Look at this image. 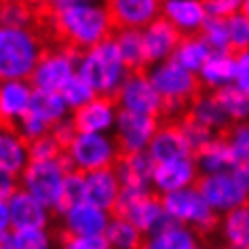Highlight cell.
<instances>
[{"mask_svg": "<svg viewBox=\"0 0 249 249\" xmlns=\"http://www.w3.org/2000/svg\"><path fill=\"white\" fill-rule=\"evenodd\" d=\"M148 76L163 97V114L160 121H178L186 114L195 97L203 91L201 80L195 72L186 70L176 59H165L148 68Z\"/></svg>", "mask_w": 249, "mask_h": 249, "instance_id": "cell-1", "label": "cell"}, {"mask_svg": "<svg viewBox=\"0 0 249 249\" xmlns=\"http://www.w3.org/2000/svg\"><path fill=\"white\" fill-rule=\"evenodd\" d=\"M45 49L42 36L34 30L0 26V80H28Z\"/></svg>", "mask_w": 249, "mask_h": 249, "instance_id": "cell-2", "label": "cell"}, {"mask_svg": "<svg viewBox=\"0 0 249 249\" xmlns=\"http://www.w3.org/2000/svg\"><path fill=\"white\" fill-rule=\"evenodd\" d=\"M76 72L91 85L95 95H106V97H116L124 76L129 74L112 36L97 42L95 47L87 49L80 55Z\"/></svg>", "mask_w": 249, "mask_h": 249, "instance_id": "cell-3", "label": "cell"}, {"mask_svg": "<svg viewBox=\"0 0 249 249\" xmlns=\"http://www.w3.org/2000/svg\"><path fill=\"white\" fill-rule=\"evenodd\" d=\"M160 201H163L165 213L169 215V220L196 230L203 241L217 232L220 213L209 207V203L205 201V196L198 192L196 186L160 195Z\"/></svg>", "mask_w": 249, "mask_h": 249, "instance_id": "cell-4", "label": "cell"}, {"mask_svg": "<svg viewBox=\"0 0 249 249\" xmlns=\"http://www.w3.org/2000/svg\"><path fill=\"white\" fill-rule=\"evenodd\" d=\"M110 215H118V217L129 220L131 224H135L146 236L160 230L167 222H171L169 215L165 213L160 195H157L154 190L123 188L121 196H118V201H116Z\"/></svg>", "mask_w": 249, "mask_h": 249, "instance_id": "cell-5", "label": "cell"}, {"mask_svg": "<svg viewBox=\"0 0 249 249\" xmlns=\"http://www.w3.org/2000/svg\"><path fill=\"white\" fill-rule=\"evenodd\" d=\"M68 157L76 171L91 173L114 167L121 152L114 138L110 140L104 133H76L68 146Z\"/></svg>", "mask_w": 249, "mask_h": 249, "instance_id": "cell-6", "label": "cell"}, {"mask_svg": "<svg viewBox=\"0 0 249 249\" xmlns=\"http://www.w3.org/2000/svg\"><path fill=\"white\" fill-rule=\"evenodd\" d=\"M80 55L83 53L68 47H47L28 80L36 89L61 91V87L72 78V74H76Z\"/></svg>", "mask_w": 249, "mask_h": 249, "instance_id": "cell-7", "label": "cell"}, {"mask_svg": "<svg viewBox=\"0 0 249 249\" xmlns=\"http://www.w3.org/2000/svg\"><path fill=\"white\" fill-rule=\"evenodd\" d=\"M160 124V118L118 108L114 121V142L121 154L148 150Z\"/></svg>", "mask_w": 249, "mask_h": 249, "instance_id": "cell-8", "label": "cell"}, {"mask_svg": "<svg viewBox=\"0 0 249 249\" xmlns=\"http://www.w3.org/2000/svg\"><path fill=\"white\" fill-rule=\"evenodd\" d=\"M116 106L123 110L140 112V114H150L160 118L163 114V97L152 85L148 72H129L124 76L121 89L116 93Z\"/></svg>", "mask_w": 249, "mask_h": 249, "instance_id": "cell-9", "label": "cell"}, {"mask_svg": "<svg viewBox=\"0 0 249 249\" xmlns=\"http://www.w3.org/2000/svg\"><path fill=\"white\" fill-rule=\"evenodd\" d=\"M195 186L205 196V201L209 203V207L213 211H217L220 215L249 201L245 190L236 184V179L230 171L201 173Z\"/></svg>", "mask_w": 249, "mask_h": 249, "instance_id": "cell-10", "label": "cell"}, {"mask_svg": "<svg viewBox=\"0 0 249 249\" xmlns=\"http://www.w3.org/2000/svg\"><path fill=\"white\" fill-rule=\"evenodd\" d=\"M64 176L66 173L57 160H30L21 173V188L38 198L45 207H55Z\"/></svg>", "mask_w": 249, "mask_h": 249, "instance_id": "cell-11", "label": "cell"}, {"mask_svg": "<svg viewBox=\"0 0 249 249\" xmlns=\"http://www.w3.org/2000/svg\"><path fill=\"white\" fill-rule=\"evenodd\" d=\"M201 171L196 167L195 157H179L163 163H154L152 171V190L157 195H167V192L188 188L195 186Z\"/></svg>", "mask_w": 249, "mask_h": 249, "instance_id": "cell-12", "label": "cell"}, {"mask_svg": "<svg viewBox=\"0 0 249 249\" xmlns=\"http://www.w3.org/2000/svg\"><path fill=\"white\" fill-rule=\"evenodd\" d=\"M116 112L118 106L114 97L95 95L87 104L74 108L72 123L78 133H106L114 127Z\"/></svg>", "mask_w": 249, "mask_h": 249, "instance_id": "cell-13", "label": "cell"}, {"mask_svg": "<svg viewBox=\"0 0 249 249\" xmlns=\"http://www.w3.org/2000/svg\"><path fill=\"white\" fill-rule=\"evenodd\" d=\"M110 19L118 28H146L150 21L160 17L163 0H104Z\"/></svg>", "mask_w": 249, "mask_h": 249, "instance_id": "cell-14", "label": "cell"}, {"mask_svg": "<svg viewBox=\"0 0 249 249\" xmlns=\"http://www.w3.org/2000/svg\"><path fill=\"white\" fill-rule=\"evenodd\" d=\"M142 36H144V47H146V57L148 64H159V61L169 59L173 51L179 45L182 32L173 26L171 21H167L163 15L150 21L146 28H142ZM148 66V68H150Z\"/></svg>", "mask_w": 249, "mask_h": 249, "instance_id": "cell-15", "label": "cell"}, {"mask_svg": "<svg viewBox=\"0 0 249 249\" xmlns=\"http://www.w3.org/2000/svg\"><path fill=\"white\" fill-rule=\"evenodd\" d=\"M116 176L121 179L123 188L131 190H152V171L154 160L148 150L121 154L114 165Z\"/></svg>", "mask_w": 249, "mask_h": 249, "instance_id": "cell-16", "label": "cell"}, {"mask_svg": "<svg viewBox=\"0 0 249 249\" xmlns=\"http://www.w3.org/2000/svg\"><path fill=\"white\" fill-rule=\"evenodd\" d=\"M160 15L171 21L182 32V36L201 32L205 19L209 17L205 0H163Z\"/></svg>", "mask_w": 249, "mask_h": 249, "instance_id": "cell-17", "label": "cell"}, {"mask_svg": "<svg viewBox=\"0 0 249 249\" xmlns=\"http://www.w3.org/2000/svg\"><path fill=\"white\" fill-rule=\"evenodd\" d=\"M121 190L123 186L114 167L85 173V198L97 207L106 209L108 213H112V209H114Z\"/></svg>", "mask_w": 249, "mask_h": 249, "instance_id": "cell-18", "label": "cell"}, {"mask_svg": "<svg viewBox=\"0 0 249 249\" xmlns=\"http://www.w3.org/2000/svg\"><path fill=\"white\" fill-rule=\"evenodd\" d=\"M148 154L152 157L154 163H163V160L179 157H192L176 121H160L157 133H154L150 146H148Z\"/></svg>", "mask_w": 249, "mask_h": 249, "instance_id": "cell-19", "label": "cell"}, {"mask_svg": "<svg viewBox=\"0 0 249 249\" xmlns=\"http://www.w3.org/2000/svg\"><path fill=\"white\" fill-rule=\"evenodd\" d=\"M32 89L26 80H0V123L17 124V121L26 114Z\"/></svg>", "mask_w": 249, "mask_h": 249, "instance_id": "cell-20", "label": "cell"}, {"mask_svg": "<svg viewBox=\"0 0 249 249\" xmlns=\"http://www.w3.org/2000/svg\"><path fill=\"white\" fill-rule=\"evenodd\" d=\"M234 51H211L207 61L198 70V80L205 91H217L234 83Z\"/></svg>", "mask_w": 249, "mask_h": 249, "instance_id": "cell-21", "label": "cell"}, {"mask_svg": "<svg viewBox=\"0 0 249 249\" xmlns=\"http://www.w3.org/2000/svg\"><path fill=\"white\" fill-rule=\"evenodd\" d=\"M203 243L201 234L190 226L178 222H167L157 232L148 234L142 249H195Z\"/></svg>", "mask_w": 249, "mask_h": 249, "instance_id": "cell-22", "label": "cell"}, {"mask_svg": "<svg viewBox=\"0 0 249 249\" xmlns=\"http://www.w3.org/2000/svg\"><path fill=\"white\" fill-rule=\"evenodd\" d=\"M217 234L228 249H249V201L220 215Z\"/></svg>", "mask_w": 249, "mask_h": 249, "instance_id": "cell-23", "label": "cell"}, {"mask_svg": "<svg viewBox=\"0 0 249 249\" xmlns=\"http://www.w3.org/2000/svg\"><path fill=\"white\" fill-rule=\"evenodd\" d=\"M11 224L15 228H45L47 226V209L38 198H34L28 190L19 188L9 198Z\"/></svg>", "mask_w": 249, "mask_h": 249, "instance_id": "cell-24", "label": "cell"}, {"mask_svg": "<svg viewBox=\"0 0 249 249\" xmlns=\"http://www.w3.org/2000/svg\"><path fill=\"white\" fill-rule=\"evenodd\" d=\"M66 217V228L74 234H104L110 222V213L89 201L72 207Z\"/></svg>", "mask_w": 249, "mask_h": 249, "instance_id": "cell-25", "label": "cell"}, {"mask_svg": "<svg viewBox=\"0 0 249 249\" xmlns=\"http://www.w3.org/2000/svg\"><path fill=\"white\" fill-rule=\"evenodd\" d=\"M121 57L124 61L129 72H144L148 70V57H146V47H144V36L138 28H118L112 34Z\"/></svg>", "mask_w": 249, "mask_h": 249, "instance_id": "cell-26", "label": "cell"}, {"mask_svg": "<svg viewBox=\"0 0 249 249\" xmlns=\"http://www.w3.org/2000/svg\"><path fill=\"white\" fill-rule=\"evenodd\" d=\"M196 167L201 173H217V171H230L236 165V159L230 150L226 138L220 133L209 142L205 148H201L195 154Z\"/></svg>", "mask_w": 249, "mask_h": 249, "instance_id": "cell-27", "label": "cell"}, {"mask_svg": "<svg viewBox=\"0 0 249 249\" xmlns=\"http://www.w3.org/2000/svg\"><path fill=\"white\" fill-rule=\"evenodd\" d=\"M188 114H192L198 123H203L205 127H209L215 133H224L230 127V118L226 116V112L222 110V106L217 104V99L213 95V91H201L195 97V102L190 104Z\"/></svg>", "mask_w": 249, "mask_h": 249, "instance_id": "cell-28", "label": "cell"}, {"mask_svg": "<svg viewBox=\"0 0 249 249\" xmlns=\"http://www.w3.org/2000/svg\"><path fill=\"white\" fill-rule=\"evenodd\" d=\"M209 55H211V47L207 45V40L203 38V34L196 32V34H184L182 38H179V45L176 51H173L171 59H176L186 70L198 74V70L203 68V64L207 61Z\"/></svg>", "mask_w": 249, "mask_h": 249, "instance_id": "cell-29", "label": "cell"}, {"mask_svg": "<svg viewBox=\"0 0 249 249\" xmlns=\"http://www.w3.org/2000/svg\"><path fill=\"white\" fill-rule=\"evenodd\" d=\"M106 239L110 243V249H142L146 243V234L124 217L110 215Z\"/></svg>", "mask_w": 249, "mask_h": 249, "instance_id": "cell-30", "label": "cell"}, {"mask_svg": "<svg viewBox=\"0 0 249 249\" xmlns=\"http://www.w3.org/2000/svg\"><path fill=\"white\" fill-rule=\"evenodd\" d=\"M66 108L68 104L64 102L59 91H45V89H34L28 106V110L32 114H36L47 123H57L59 118H64Z\"/></svg>", "mask_w": 249, "mask_h": 249, "instance_id": "cell-31", "label": "cell"}, {"mask_svg": "<svg viewBox=\"0 0 249 249\" xmlns=\"http://www.w3.org/2000/svg\"><path fill=\"white\" fill-rule=\"evenodd\" d=\"M217 104L222 106V110L226 112L230 123H245L249 121V93L239 89L234 83L226 85L222 89L213 91Z\"/></svg>", "mask_w": 249, "mask_h": 249, "instance_id": "cell-32", "label": "cell"}, {"mask_svg": "<svg viewBox=\"0 0 249 249\" xmlns=\"http://www.w3.org/2000/svg\"><path fill=\"white\" fill-rule=\"evenodd\" d=\"M87 201L85 198V173L80 171H68L64 176L59 188V196L55 203V211L59 215H66L72 207H76L78 203Z\"/></svg>", "mask_w": 249, "mask_h": 249, "instance_id": "cell-33", "label": "cell"}, {"mask_svg": "<svg viewBox=\"0 0 249 249\" xmlns=\"http://www.w3.org/2000/svg\"><path fill=\"white\" fill-rule=\"evenodd\" d=\"M178 127H179V131H182L184 135V140H186V144H188L190 148V152H192V157L201 150V148H205L209 144L211 140L215 138V135H220V133H215V131H211L209 127H205L203 123H198L192 114H182L178 118Z\"/></svg>", "mask_w": 249, "mask_h": 249, "instance_id": "cell-34", "label": "cell"}, {"mask_svg": "<svg viewBox=\"0 0 249 249\" xmlns=\"http://www.w3.org/2000/svg\"><path fill=\"white\" fill-rule=\"evenodd\" d=\"M61 249H110L106 234H74L66 226L57 230Z\"/></svg>", "mask_w": 249, "mask_h": 249, "instance_id": "cell-35", "label": "cell"}, {"mask_svg": "<svg viewBox=\"0 0 249 249\" xmlns=\"http://www.w3.org/2000/svg\"><path fill=\"white\" fill-rule=\"evenodd\" d=\"M201 34L211 47V51H232L226 19H222V17H207L201 28Z\"/></svg>", "mask_w": 249, "mask_h": 249, "instance_id": "cell-36", "label": "cell"}, {"mask_svg": "<svg viewBox=\"0 0 249 249\" xmlns=\"http://www.w3.org/2000/svg\"><path fill=\"white\" fill-rule=\"evenodd\" d=\"M59 93H61V97H64V102L68 104V108H78V106H83L89 102V99L95 97V91L91 89V85L87 83L78 72L72 74V78L61 87Z\"/></svg>", "mask_w": 249, "mask_h": 249, "instance_id": "cell-37", "label": "cell"}, {"mask_svg": "<svg viewBox=\"0 0 249 249\" xmlns=\"http://www.w3.org/2000/svg\"><path fill=\"white\" fill-rule=\"evenodd\" d=\"M222 135L226 138L230 150H232L234 159H236V163L249 160V121L232 123Z\"/></svg>", "mask_w": 249, "mask_h": 249, "instance_id": "cell-38", "label": "cell"}, {"mask_svg": "<svg viewBox=\"0 0 249 249\" xmlns=\"http://www.w3.org/2000/svg\"><path fill=\"white\" fill-rule=\"evenodd\" d=\"M226 26L230 36V49L234 53L249 49V15L239 11V13L226 17Z\"/></svg>", "mask_w": 249, "mask_h": 249, "instance_id": "cell-39", "label": "cell"}, {"mask_svg": "<svg viewBox=\"0 0 249 249\" xmlns=\"http://www.w3.org/2000/svg\"><path fill=\"white\" fill-rule=\"evenodd\" d=\"M13 249H51V241L42 228H15Z\"/></svg>", "mask_w": 249, "mask_h": 249, "instance_id": "cell-40", "label": "cell"}, {"mask_svg": "<svg viewBox=\"0 0 249 249\" xmlns=\"http://www.w3.org/2000/svg\"><path fill=\"white\" fill-rule=\"evenodd\" d=\"M205 9L209 17H226L243 11V0H205Z\"/></svg>", "mask_w": 249, "mask_h": 249, "instance_id": "cell-41", "label": "cell"}, {"mask_svg": "<svg viewBox=\"0 0 249 249\" xmlns=\"http://www.w3.org/2000/svg\"><path fill=\"white\" fill-rule=\"evenodd\" d=\"M236 66H234V85L239 89L249 93V49L234 53Z\"/></svg>", "mask_w": 249, "mask_h": 249, "instance_id": "cell-42", "label": "cell"}, {"mask_svg": "<svg viewBox=\"0 0 249 249\" xmlns=\"http://www.w3.org/2000/svg\"><path fill=\"white\" fill-rule=\"evenodd\" d=\"M230 173H232L236 184H239L241 188L245 190V195L249 196V160H241V163H236L232 169H230Z\"/></svg>", "mask_w": 249, "mask_h": 249, "instance_id": "cell-43", "label": "cell"}, {"mask_svg": "<svg viewBox=\"0 0 249 249\" xmlns=\"http://www.w3.org/2000/svg\"><path fill=\"white\" fill-rule=\"evenodd\" d=\"M19 190V186H17V178L11 176V173H4L0 171V198H11L15 195V192Z\"/></svg>", "mask_w": 249, "mask_h": 249, "instance_id": "cell-44", "label": "cell"}, {"mask_svg": "<svg viewBox=\"0 0 249 249\" xmlns=\"http://www.w3.org/2000/svg\"><path fill=\"white\" fill-rule=\"evenodd\" d=\"M11 224V211H9V205L4 203V198H0V232L9 228Z\"/></svg>", "mask_w": 249, "mask_h": 249, "instance_id": "cell-45", "label": "cell"}, {"mask_svg": "<svg viewBox=\"0 0 249 249\" xmlns=\"http://www.w3.org/2000/svg\"><path fill=\"white\" fill-rule=\"evenodd\" d=\"M0 249H13V236L7 234V230L0 232Z\"/></svg>", "mask_w": 249, "mask_h": 249, "instance_id": "cell-46", "label": "cell"}, {"mask_svg": "<svg viewBox=\"0 0 249 249\" xmlns=\"http://www.w3.org/2000/svg\"><path fill=\"white\" fill-rule=\"evenodd\" d=\"M28 2H30V4H32V7H34L36 11H38V9H47V7H49V4H51V2H53V0H28Z\"/></svg>", "mask_w": 249, "mask_h": 249, "instance_id": "cell-47", "label": "cell"}, {"mask_svg": "<svg viewBox=\"0 0 249 249\" xmlns=\"http://www.w3.org/2000/svg\"><path fill=\"white\" fill-rule=\"evenodd\" d=\"M243 13L249 15V0H243Z\"/></svg>", "mask_w": 249, "mask_h": 249, "instance_id": "cell-48", "label": "cell"}, {"mask_svg": "<svg viewBox=\"0 0 249 249\" xmlns=\"http://www.w3.org/2000/svg\"><path fill=\"white\" fill-rule=\"evenodd\" d=\"M195 249H209V247H205V245H203V243H201V245H198V247H195Z\"/></svg>", "mask_w": 249, "mask_h": 249, "instance_id": "cell-49", "label": "cell"}, {"mask_svg": "<svg viewBox=\"0 0 249 249\" xmlns=\"http://www.w3.org/2000/svg\"><path fill=\"white\" fill-rule=\"evenodd\" d=\"M222 249H228V247H222Z\"/></svg>", "mask_w": 249, "mask_h": 249, "instance_id": "cell-50", "label": "cell"}, {"mask_svg": "<svg viewBox=\"0 0 249 249\" xmlns=\"http://www.w3.org/2000/svg\"><path fill=\"white\" fill-rule=\"evenodd\" d=\"M0 2H4V0H0Z\"/></svg>", "mask_w": 249, "mask_h": 249, "instance_id": "cell-51", "label": "cell"}]
</instances>
